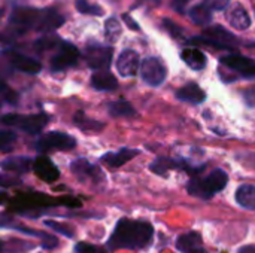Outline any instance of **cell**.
Masks as SVG:
<instances>
[{
  "label": "cell",
  "instance_id": "6da1fadb",
  "mask_svg": "<svg viewBox=\"0 0 255 253\" xmlns=\"http://www.w3.org/2000/svg\"><path fill=\"white\" fill-rule=\"evenodd\" d=\"M155 230L151 222L140 219L121 218L111 237L106 242V249L114 251H145L154 242Z\"/></svg>",
  "mask_w": 255,
  "mask_h": 253
},
{
  "label": "cell",
  "instance_id": "7a4b0ae2",
  "mask_svg": "<svg viewBox=\"0 0 255 253\" xmlns=\"http://www.w3.org/2000/svg\"><path fill=\"white\" fill-rule=\"evenodd\" d=\"M229 183V174L223 169L212 170L206 177H193L187 183L190 195L200 200H211L215 194L221 192Z\"/></svg>",
  "mask_w": 255,
  "mask_h": 253
},
{
  "label": "cell",
  "instance_id": "3957f363",
  "mask_svg": "<svg viewBox=\"0 0 255 253\" xmlns=\"http://www.w3.org/2000/svg\"><path fill=\"white\" fill-rule=\"evenodd\" d=\"M51 116L46 113H34V115H19V113H7L1 116V122L7 127H15L28 134L40 133L49 122Z\"/></svg>",
  "mask_w": 255,
  "mask_h": 253
},
{
  "label": "cell",
  "instance_id": "277c9868",
  "mask_svg": "<svg viewBox=\"0 0 255 253\" xmlns=\"http://www.w3.org/2000/svg\"><path fill=\"white\" fill-rule=\"evenodd\" d=\"M0 228H7V230H13V231H18V233L30 236V237H36V239L40 240V248L45 249V251H54L60 245L58 239L55 236H52V234H48V233H43V231L33 230V228H28L25 225L16 224V221L12 218L10 212L0 213Z\"/></svg>",
  "mask_w": 255,
  "mask_h": 253
},
{
  "label": "cell",
  "instance_id": "5b68a950",
  "mask_svg": "<svg viewBox=\"0 0 255 253\" xmlns=\"http://www.w3.org/2000/svg\"><path fill=\"white\" fill-rule=\"evenodd\" d=\"M76 146V139L63 131H49L34 142V149L45 154L51 151H70Z\"/></svg>",
  "mask_w": 255,
  "mask_h": 253
},
{
  "label": "cell",
  "instance_id": "8992f818",
  "mask_svg": "<svg viewBox=\"0 0 255 253\" xmlns=\"http://www.w3.org/2000/svg\"><path fill=\"white\" fill-rule=\"evenodd\" d=\"M72 173L82 183H91L93 186L102 185L105 182V173L96 164H91L85 158H78L70 164Z\"/></svg>",
  "mask_w": 255,
  "mask_h": 253
},
{
  "label": "cell",
  "instance_id": "52a82bcc",
  "mask_svg": "<svg viewBox=\"0 0 255 253\" xmlns=\"http://www.w3.org/2000/svg\"><path fill=\"white\" fill-rule=\"evenodd\" d=\"M114 49L111 46H103L99 43L88 45L84 51L87 64L93 70H108L112 63Z\"/></svg>",
  "mask_w": 255,
  "mask_h": 253
},
{
  "label": "cell",
  "instance_id": "ba28073f",
  "mask_svg": "<svg viewBox=\"0 0 255 253\" xmlns=\"http://www.w3.org/2000/svg\"><path fill=\"white\" fill-rule=\"evenodd\" d=\"M140 76L149 86H160L166 81V67L157 57H148L140 63Z\"/></svg>",
  "mask_w": 255,
  "mask_h": 253
},
{
  "label": "cell",
  "instance_id": "9c48e42d",
  "mask_svg": "<svg viewBox=\"0 0 255 253\" xmlns=\"http://www.w3.org/2000/svg\"><path fill=\"white\" fill-rule=\"evenodd\" d=\"M79 57H81L79 49L73 43L63 40L58 48V52L51 58V70L63 72L66 69H70L78 64Z\"/></svg>",
  "mask_w": 255,
  "mask_h": 253
},
{
  "label": "cell",
  "instance_id": "30bf717a",
  "mask_svg": "<svg viewBox=\"0 0 255 253\" xmlns=\"http://www.w3.org/2000/svg\"><path fill=\"white\" fill-rule=\"evenodd\" d=\"M42 15L40 9L34 7H16L12 10L9 16V22L12 28H15L19 34L27 31L28 28H36L39 18Z\"/></svg>",
  "mask_w": 255,
  "mask_h": 253
},
{
  "label": "cell",
  "instance_id": "8fae6325",
  "mask_svg": "<svg viewBox=\"0 0 255 253\" xmlns=\"http://www.w3.org/2000/svg\"><path fill=\"white\" fill-rule=\"evenodd\" d=\"M3 54H4L7 63L18 72L28 73V75H37L42 69V64L39 61H36L34 58L27 57L24 54H19L13 49H6Z\"/></svg>",
  "mask_w": 255,
  "mask_h": 253
},
{
  "label": "cell",
  "instance_id": "7c38bea8",
  "mask_svg": "<svg viewBox=\"0 0 255 253\" xmlns=\"http://www.w3.org/2000/svg\"><path fill=\"white\" fill-rule=\"evenodd\" d=\"M223 66L229 67L233 72H238L239 75L245 76V78H254L255 76V61L239 55V54H232V55H226L221 58Z\"/></svg>",
  "mask_w": 255,
  "mask_h": 253
},
{
  "label": "cell",
  "instance_id": "4fadbf2b",
  "mask_svg": "<svg viewBox=\"0 0 255 253\" xmlns=\"http://www.w3.org/2000/svg\"><path fill=\"white\" fill-rule=\"evenodd\" d=\"M140 67L139 54L133 49H124L117 58V70L123 78H130L137 73Z\"/></svg>",
  "mask_w": 255,
  "mask_h": 253
},
{
  "label": "cell",
  "instance_id": "5bb4252c",
  "mask_svg": "<svg viewBox=\"0 0 255 253\" xmlns=\"http://www.w3.org/2000/svg\"><path fill=\"white\" fill-rule=\"evenodd\" d=\"M175 248L181 253H208L203 246L202 234L199 231L181 234L175 242Z\"/></svg>",
  "mask_w": 255,
  "mask_h": 253
},
{
  "label": "cell",
  "instance_id": "9a60e30c",
  "mask_svg": "<svg viewBox=\"0 0 255 253\" xmlns=\"http://www.w3.org/2000/svg\"><path fill=\"white\" fill-rule=\"evenodd\" d=\"M33 170L36 176L46 183H52L60 177V170L48 157H37L33 160Z\"/></svg>",
  "mask_w": 255,
  "mask_h": 253
},
{
  "label": "cell",
  "instance_id": "2e32d148",
  "mask_svg": "<svg viewBox=\"0 0 255 253\" xmlns=\"http://www.w3.org/2000/svg\"><path fill=\"white\" fill-rule=\"evenodd\" d=\"M64 21H66L64 16L55 9H43L39 18V22L36 25V30L40 33H49V31L60 28L64 24Z\"/></svg>",
  "mask_w": 255,
  "mask_h": 253
},
{
  "label": "cell",
  "instance_id": "e0dca14e",
  "mask_svg": "<svg viewBox=\"0 0 255 253\" xmlns=\"http://www.w3.org/2000/svg\"><path fill=\"white\" fill-rule=\"evenodd\" d=\"M139 154H140V151H137V149L123 148L117 152H108V154L102 155L100 161L112 169H118V167L124 166L126 163H128L130 160H133L134 157H137Z\"/></svg>",
  "mask_w": 255,
  "mask_h": 253
},
{
  "label": "cell",
  "instance_id": "ac0fdd59",
  "mask_svg": "<svg viewBox=\"0 0 255 253\" xmlns=\"http://www.w3.org/2000/svg\"><path fill=\"white\" fill-rule=\"evenodd\" d=\"M176 97L181 101H185L190 104H200L206 100V92L197 84L190 82L176 91Z\"/></svg>",
  "mask_w": 255,
  "mask_h": 253
},
{
  "label": "cell",
  "instance_id": "d6986e66",
  "mask_svg": "<svg viewBox=\"0 0 255 253\" xmlns=\"http://www.w3.org/2000/svg\"><path fill=\"white\" fill-rule=\"evenodd\" d=\"M0 167L6 171H12L16 174L28 173L33 167V160L28 157L16 155V157H7L0 163Z\"/></svg>",
  "mask_w": 255,
  "mask_h": 253
},
{
  "label": "cell",
  "instance_id": "ffe728a7",
  "mask_svg": "<svg viewBox=\"0 0 255 253\" xmlns=\"http://www.w3.org/2000/svg\"><path fill=\"white\" fill-rule=\"evenodd\" d=\"M91 85L97 91H115L118 81L109 70H97L91 76Z\"/></svg>",
  "mask_w": 255,
  "mask_h": 253
},
{
  "label": "cell",
  "instance_id": "44dd1931",
  "mask_svg": "<svg viewBox=\"0 0 255 253\" xmlns=\"http://www.w3.org/2000/svg\"><path fill=\"white\" fill-rule=\"evenodd\" d=\"M73 124L85 133H100L106 127L105 122L90 118L84 110H78L73 115Z\"/></svg>",
  "mask_w": 255,
  "mask_h": 253
},
{
  "label": "cell",
  "instance_id": "7402d4cb",
  "mask_svg": "<svg viewBox=\"0 0 255 253\" xmlns=\"http://www.w3.org/2000/svg\"><path fill=\"white\" fill-rule=\"evenodd\" d=\"M236 203L245 210H255V185H241L235 194Z\"/></svg>",
  "mask_w": 255,
  "mask_h": 253
},
{
  "label": "cell",
  "instance_id": "603a6c76",
  "mask_svg": "<svg viewBox=\"0 0 255 253\" xmlns=\"http://www.w3.org/2000/svg\"><path fill=\"white\" fill-rule=\"evenodd\" d=\"M181 58L193 70H203L206 67V55L199 48H187L182 51Z\"/></svg>",
  "mask_w": 255,
  "mask_h": 253
},
{
  "label": "cell",
  "instance_id": "cb8c5ba5",
  "mask_svg": "<svg viewBox=\"0 0 255 253\" xmlns=\"http://www.w3.org/2000/svg\"><path fill=\"white\" fill-rule=\"evenodd\" d=\"M227 19L230 22V25H233L235 28L238 30H247L250 25H251V18H250V13L245 7L242 6H236L233 7L229 15H227Z\"/></svg>",
  "mask_w": 255,
  "mask_h": 253
},
{
  "label": "cell",
  "instance_id": "d4e9b609",
  "mask_svg": "<svg viewBox=\"0 0 255 253\" xmlns=\"http://www.w3.org/2000/svg\"><path fill=\"white\" fill-rule=\"evenodd\" d=\"M205 36H208V37H211L214 40H218V42H221V43H224L227 46H232V45L239 43V40L236 39V36L232 34L229 30H226L221 25H214V27L206 28L205 30Z\"/></svg>",
  "mask_w": 255,
  "mask_h": 253
},
{
  "label": "cell",
  "instance_id": "484cf974",
  "mask_svg": "<svg viewBox=\"0 0 255 253\" xmlns=\"http://www.w3.org/2000/svg\"><path fill=\"white\" fill-rule=\"evenodd\" d=\"M108 112L112 118H128V116H134L136 110L134 107L126 101V100H118V101H112L108 106Z\"/></svg>",
  "mask_w": 255,
  "mask_h": 253
},
{
  "label": "cell",
  "instance_id": "4316f807",
  "mask_svg": "<svg viewBox=\"0 0 255 253\" xmlns=\"http://www.w3.org/2000/svg\"><path fill=\"white\" fill-rule=\"evenodd\" d=\"M191 21L197 25H208L212 21V9H209L205 3L193 6L188 12Z\"/></svg>",
  "mask_w": 255,
  "mask_h": 253
},
{
  "label": "cell",
  "instance_id": "83f0119b",
  "mask_svg": "<svg viewBox=\"0 0 255 253\" xmlns=\"http://www.w3.org/2000/svg\"><path fill=\"white\" fill-rule=\"evenodd\" d=\"M34 249V245L30 242H24L19 239L3 240V252L1 253H27Z\"/></svg>",
  "mask_w": 255,
  "mask_h": 253
},
{
  "label": "cell",
  "instance_id": "f1b7e54d",
  "mask_svg": "<svg viewBox=\"0 0 255 253\" xmlns=\"http://www.w3.org/2000/svg\"><path fill=\"white\" fill-rule=\"evenodd\" d=\"M61 42H63V39H60L58 36H43V37H39L33 46H34V51L45 52L49 49H58Z\"/></svg>",
  "mask_w": 255,
  "mask_h": 253
},
{
  "label": "cell",
  "instance_id": "f546056e",
  "mask_svg": "<svg viewBox=\"0 0 255 253\" xmlns=\"http://www.w3.org/2000/svg\"><path fill=\"white\" fill-rule=\"evenodd\" d=\"M43 224H45L46 228H49L51 231H54L57 234H61L66 239H73L75 237V230L72 227H69L67 224H60V222H55L52 219H46Z\"/></svg>",
  "mask_w": 255,
  "mask_h": 253
},
{
  "label": "cell",
  "instance_id": "4dcf8cb0",
  "mask_svg": "<svg viewBox=\"0 0 255 253\" xmlns=\"http://www.w3.org/2000/svg\"><path fill=\"white\" fill-rule=\"evenodd\" d=\"M105 34L109 42H117V39L121 34V24L117 18H109L105 22Z\"/></svg>",
  "mask_w": 255,
  "mask_h": 253
},
{
  "label": "cell",
  "instance_id": "1f68e13d",
  "mask_svg": "<svg viewBox=\"0 0 255 253\" xmlns=\"http://www.w3.org/2000/svg\"><path fill=\"white\" fill-rule=\"evenodd\" d=\"M75 7H76L78 12H81L84 15H97V16H102L105 13L103 9L99 4H93L88 0H76L75 1Z\"/></svg>",
  "mask_w": 255,
  "mask_h": 253
},
{
  "label": "cell",
  "instance_id": "d6a6232c",
  "mask_svg": "<svg viewBox=\"0 0 255 253\" xmlns=\"http://www.w3.org/2000/svg\"><path fill=\"white\" fill-rule=\"evenodd\" d=\"M16 140V133L13 130H0V151L9 152Z\"/></svg>",
  "mask_w": 255,
  "mask_h": 253
},
{
  "label": "cell",
  "instance_id": "836d02e7",
  "mask_svg": "<svg viewBox=\"0 0 255 253\" xmlns=\"http://www.w3.org/2000/svg\"><path fill=\"white\" fill-rule=\"evenodd\" d=\"M75 253H109L106 248H100L87 242H78L75 245Z\"/></svg>",
  "mask_w": 255,
  "mask_h": 253
},
{
  "label": "cell",
  "instance_id": "e575fe53",
  "mask_svg": "<svg viewBox=\"0 0 255 253\" xmlns=\"http://www.w3.org/2000/svg\"><path fill=\"white\" fill-rule=\"evenodd\" d=\"M21 185V180L18 177H12L7 174H0V186L1 188H10V186H16Z\"/></svg>",
  "mask_w": 255,
  "mask_h": 253
},
{
  "label": "cell",
  "instance_id": "d590c367",
  "mask_svg": "<svg viewBox=\"0 0 255 253\" xmlns=\"http://www.w3.org/2000/svg\"><path fill=\"white\" fill-rule=\"evenodd\" d=\"M203 3L212 10H223L227 7L230 0H203Z\"/></svg>",
  "mask_w": 255,
  "mask_h": 253
},
{
  "label": "cell",
  "instance_id": "8d00e7d4",
  "mask_svg": "<svg viewBox=\"0 0 255 253\" xmlns=\"http://www.w3.org/2000/svg\"><path fill=\"white\" fill-rule=\"evenodd\" d=\"M163 25H164V28L173 36V37H179L181 36V33H182V30L173 22V21H170V19H167V18H164L163 19Z\"/></svg>",
  "mask_w": 255,
  "mask_h": 253
},
{
  "label": "cell",
  "instance_id": "74e56055",
  "mask_svg": "<svg viewBox=\"0 0 255 253\" xmlns=\"http://www.w3.org/2000/svg\"><path fill=\"white\" fill-rule=\"evenodd\" d=\"M0 94L9 101V103H15L16 101V94L13 92V91H10L9 88H7V85L0 79Z\"/></svg>",
  "mask_w": 255,
  "mask_h": 253
},
{
  "label": "cell",
  "instance_id": "f35d334b",
  "mask_svg": "<svg viewBox=\"0 0 255 253\" xmlns=\"http://www.w3.org/2000/svg\"><path fill=\"white\" fill-rule=\"evenodd\" d=\"M244 98H245L247 106L255 107V86L254 88H248V89L244 92Z\"/></svg>",
  "mask_w": 255,
  "mask_h": 253
},
{
  "label": "cell",
  "instance_id": "ab89813d",
  "mask_svg": "<svg viewBox=\"0 0 255 253\" xmlns=\"http://www.w3.org/2000/svg\"><path fill=\"white\" fill-rule=\"evenodd\" d=\"M123 19H124V22L127 24V27H128V28H131V30H136V31H137V30H140L139 24H137V22H136V21H134V19H133V18H131L128 13H124V15H123Z\"/></svg>",
  "mask_w": 255,
  "mask_h": 253
},
{
  "label": "cell",
  "instance_id": "60d3db41",
  "mask_svg": "<svg viewBox=\"0 0 255 253\" xmlns=\"http://www.w3.org/2000/svg\"><path fill=\"white\" fill-rule=\"evenodd\" d=\"M188 1H190V0H173V6H175L179 12H182L184 6H185Z\"/></svg>",
  "mask_w": 255,
  "mask_h": 253
},
{
  "label": "cell",
  "instance_id": "b9f144b4",
  "mask_svg": "<svg viewBox=\"0 0 255 253\" xmlns=\"http://www.w3.org/2000/svg\"><path fill=\"white\" fill-rule=\"evenodd\" d=\"M238 253H255V245H248V246H244Z\"/></svg>",
  "mask_w": 255,
  "mask_h": 253
},
{
  "label": "cell",
  "instance_id": "7bdbcfd3",
  "mask_svg": "<svg viewBox=\"0 0 255 253\" xmlns=\"http://www.w3.org/2000/svg\"><path fill=\"white\" fill-rule=\"evenodd\" d=\"M7 201H9V195H7V192L0 189V204H4V203H7Z\"/></svg>",
  "mask_w": 255,
  "mask_h": 253
},
{
  "label": "cell",
  "instance_id": "ee69618b",
  "mask_svg": "<svg viewBox=\"0 0 255 253\" xmlns=\"http://www.w3.org/2000/svg\"><path fill=\"white\" fill-rule=\"evenodd\" d=\"M250 46H255V43H250Z\"/></svg>",
  "mask_w": 255,
  "mask_h": 253
}]
</instances>
